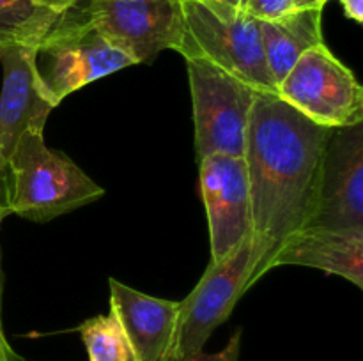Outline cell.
Wrapping results in <instances>:
<instances>
[{
    "mask_svg": "<svg viewBox=\"0 0 363 361\" xmlns=\"http://www.w3.org/2000/svg\"><path fill=\"white\" fill-rule=\"evenodd\" d=\"M215 2H222V4H227V6H230V7H236V9L245 11L248 0H215Z\"/></svg>",
    "mask_w": 363,
    "mask_h": 361,
    "instance_id": "obj_23",
    "label": "cell"
},
{
    "mask_svg": "<svg viewBox=\"0 0 363 361\" xmlns=\"http://www.w3.org/2000/svg\"><path fill=\"white\" fill-rule=\"evenodd\" d=\"M35 53L38 45H9L0 48V186L21 134L28 130L45 131L46 119L53 110L39 81Z\"/></svg>",
    "mask_w": 363,
    "mask_h": 361,
    "instance_id": "obj_11",
    "label": "cell"
},
{
    "mask_svg": "<svg viewBox=\"0 0 363 361\" xmlns=\"http://www.w3.org/2000/svg\"><path fill=\"white\" fill-rule=\"evenodd\" d=\"M89 361H130L126 336L123 328L108 311V315H96L78 326Z\"/></svg>",
    "mask_w": 363,
    "mask_h": 361,
    "instance_id": "obj_16",
    "label": "cell"
},
{
    "mask_svg": "<svg viewBox=\"0 0 363 361\" xmlns=\"http://www.w3.org/2000/svg\"><path fill=\"white\" fill-rule=\"evenodd\" d=\"M135 66L87 18L66 14L45 35L35 53V69L53 108L78 88L103 76Z\"/></svg>",
    "mask_w": 363,
    "mask_h": 361,
    "instance_id": "obj_5",
    "label": "cell"
},
{
    "mask_svg": "<svg viewBox=\"0 0 363 361\" xmlns=\"http://www.w3.org/2000/svg\"><path fill=\"white\" fill-rule=\"evenodd\" d=\"M240 353H241V329H238L230 340L227 342V345L223 347L218 353H201L194 354V356H188L181 361H240Z\"/></svg>",
    "mask_w": 363,
    "mask_h": 361,
    "instance_id": "obj_18",
    "label": "cell"
},
{
    "mask_svg": "<svg viewBox=\"0 0 363 361\" xmlns=\"http://www.w3.org/2000/svg\"><path fill=\"white\" fill-rule=\"evenodd\" d=\"M280 265L319 269L363 289V230L305 227L277 248L266 262L264 275Z\"/></svg>",
    "mask_w": 363,
    "mask_h": 361,
    "instance_id": "obj_13",
    "label": "cell"
},
{
    "mask_svg": "<svg viewBox=\"0 0 363 361\" xmlns=\"http://www.w3.org/2000/svg\"><path fill=\"white\" fill-rule=\"evenodd\" d=\"M197 161L211 154L241 156L248 115L259 91L204 62L186 60Z\"/></svg>",
    "mask_w": 363,
    "mask_h": 361,
    "instance_id": "obj_6",
    "label": "cell"
},
{
    "mask_svg": "<svg viewBox=\"0 0 363 361\" xmlns=\"http://www.w3.org/2000/svg\"><path fill=\"white\" fill-rule=\"evenodd\" d=\"M82 13L135 64L176 52L181 42V0H89Z\"/></svg>",
    "mask_w": 363,
    "mask_h": 361,
    "instance_id": "obj_8",
    "label": "cell"
},
{
    "mask_svg": "<svg viewBox=\"0 0 363 361\" xmlns=\"http://www.w3.org/2000/svg\"><path fill=\"white\" fill-rule=\"evenodd\" d=\"M199 188L209 227L211 260H220L252 234V204L241 156L211 154L199 161Z\"/></svg>",
    "mask_w": 363,
    "mask_h": 361,
    "instance_id": "obj_10",
    "label": "cell"
},
{
    "mask_svg": "<svg viewBox=\"0 0 363 361\" xmlns=\"http://www.w3.org/2000/svg\"><path fill=\"white\" fill-rule=\"evenodd\" d=\"M110 314L126 336L130 361H170L179 301L149 296L108 278Z\"/></svg>",
    "mask_w": 363,
    "mask_h": 361,
    "instance_id": "obj_12",
    "label": "cell"
},
{
    "mask_svg": "<svg viewBox=\"0 0 363 361\" xmlns=\"http://www.w3.org/2000/svg\"><path fill=\"white\" fill-rule=\"evenodd\" d=\"M326 0H293L294 9H311V7H318V9H325Z\"/></svg>",
    "mask_w": 363,
    "mask_h": 361,
    "instance_id": "obj_22",
    "label": "cell"
},
{
    "mask_svg": "<svg viewBox=\"0 0 363 361\" xmlns=\"http://www.w3.org/2000/svg\"><path fill=\"white\" fill-rule=\"evenodd\" d=\"M266 64L279 85L307 50L323 45V9H293L277 20H259Z\"/></svg>",
    "mask_w": 363,
    "mask_h": 361,
    "instance_id": "obj_14",
    "label": "cell"
},
{
    "mask_svg": "<svg viewBox=\"0 0 363 361\" xmlns=\"http://www.w3.org/2000/svg\"><path fill=\"white\" fill-rule=\"evenodd\" d=\"M277 96L325 127L363 122V87L353 69L323 42L307 50L284 80Z\"/></svg>",
    "mask_w": 363,
    "mask_h": 361,
    "instance_id": "obj_7",
    "label": "cell"
},
{
    "mask_svg": "<svg viewBox=\"0 0 363 361\" xmlns=\"http://www.w3.org/2000/svg\"><path fill=\"white\" fill-rule=\"evenodd\" d=\"M0 188H2V186H0Z\"/></svg>",
    "mask_w": 363,
    "mask_h": 361,
    "instance_id": "obj_25",
    "label": "cell"
},
{
    "mask_svg": "<svg viewBox=\"0 0 363 361\" xmlns=\"http://www.w3.org/2000/svg\"><path fill=\"white\" fill-rule=\"evenodd\" d=\"M183 34L176 52L204 60L259 92L277 94L268 69L259 20L215 0H181Z\"/></svg>",
    "mask_w": 363,
    "mask_h": 361,
    "instance_id": "obj_3",
    "label": "cell"
},
{
    "mask_svg": "<svg viewBox=\"0 0 363 361\" xmlns=\"http://www.w3.org/2000/svg\"><path fill=\"white\" fill-rule=\"evenodd\" d=\"M344 7V13L350 20L363 23V0H340Z\"/></svg>",
    "mask_w": 363,
    "mask_h": 361,
    "instance_id": "obj_21",
    "label": "cell"
},
{
    "mask_svg": "<svg viewBox=\"0 0 363 361\" xmlns=\"http://www.w3.org/2000/svg\"><path fill=\"white\" fill-rule=\"evenodd\" d=\"M326 2H328V0H326Z\"/></svg>",
    "mask_w": 363,
    "mask_h": 361,
    "instance_id": "obj_24",
    "label": "cell"
},
{
    "mask_svg": "<svg viewBox=\"0 0 363 361\" xmlns=\"http://www.w3.org/2000/svg\"><path fill=\"white\" fill-rule=\"evenodd\" d=\"M307 227L363 230V122L330 127L318 204Z\"/></svg>",
    "mask_w": 363,
    "mask_h": 361,
    "instance_id": "obj_9",
    "label": "cell"
},
{
    "mask_svg": "<svg viewBox=\"0 0 363 361\" xmlns=\"http://www.w3.org/2000/svg\"><path fill=\"white\" fill-rule=\"evenodd\" d=\"M330 127L319 126L272 92H259L245 131L252 234L273 253L311 223L318 204Z\"/></svg>",
    "mask_w": 363,
    "mask_h": 361,
    "instance_id": "obj_1",
    "label": "cell"
},
{
    "mask_svg": "<svg viewBox=\"0 0 363 361\" xmlns=\"http://www.w3.org/2000/svg\"><path fill=\"white\" fill-rule=\"evenodd\" d=\"M272 255V243L248 234L225 257L209 260L194 290L179 301L170 361L204 350L209 336L230 317L241 296L264 276Z\"/></svg>",
    "mask_w": 363,
    "mask_h": 361,
    "instance_id": "obj_4",
    "label": "cell"
},
{
    "mask_svg": "<svg viewBox=\"0 0 363 361\" xmlns=\"http://www.w3.org/2000/svg\"><path fill=\"white\" fill-rule=\"evenodd\" d=\"M32 2H34L35 6L43 7V9H48L52 11V13L62 16V14H66L67 11H71L77 6L78 0H32Z\"/></svg>",
    "mask_w": 363,
    "mask_h": 361,
    "instance_id": "obj_19",
    "label": "cell"
},
{
    "mask_svg": "<svg viewBox=\"0 0 363 361\" xmlns=\"http://www.w3.org/2000/svg\"><path fill=\"white\" fill-rule=\"evenodd\" d=\"M9 214H11V209L7 207L4 198H0V223H2V219ZM2 294H4V273H2V262H0V340H7L6 331H4V324H2Z\"/></svg>",
    "mask_w": 363,
    "mask_h": 361,
    "instance_id": "obj_20",
    "label": "cell"
},
{
    "mask_svg": "<svg viewBox=\"0 0 363 361\" xmlns=\"http://www.w3.org/2000/svg\"><path fill=\"white\" fill-rule=\"evenodd\" d=\"M293 9V0H248L245 7L255 20H277Z\"/></svg>",
    "mask_w": 363,
    "mask_h": 361,
    "instance_id": "obj_17",
    "label": "cell"
},
{
    "mask_svg": "<svg viewBox=\"0 0 363 361\" xmlns=\"http://www.w3.org/2000/svg\"><path fill=\"white\" fill-rule=\"evenodd\" d=\"M103 195L105 190L69 156L45 144L43 131L21 134L4 176V202L11 214L45 223Z\"/></svg>",
    "mask_w": 363,
    "mask_h": 361,
    "instance_id": "obj_2",
    "label": "cell"
},
{
    "mask_svg": "<svg viewBox=\"0 0 363 361\" xmlns=\"http://www.w3.org/2000/svg\"><path fill=\"white\" fill-rule=\"evenodd\" d=\"M59 18L32 0H0V48L9 45L39 46Z\"/></svg>",
    "mask_w": 363,
    "mask_h": 361,
    "instance_id": "obj_15",
    "label": "cell"
}]
</instances>
